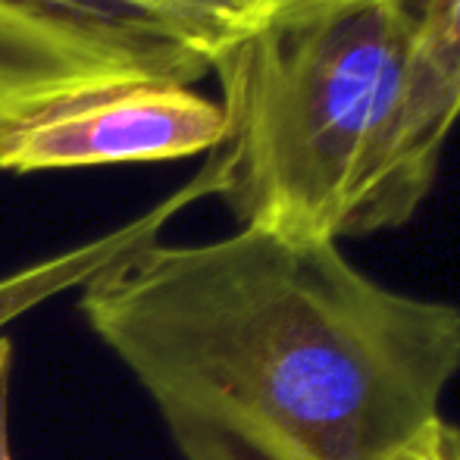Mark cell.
Instances as JSON below:
<instances>
[{"instance_id":"obj_1","label":"cell","mask_w":460,"mask_h":460,"mask_svg":"<svg viewBox=\"0 0 460 460\" xmlns=\"http://www.w3.org/2000/svg\"><path fill=\"white\" fill-rule=\"evenodd\" d=\"M79 310L185 460H382L442 417L460 369V307L376 282L335 242L257 229L147 238Z\"/></svg>"},{"instance_id":"obj_10","label":"cell","mask_w":460,"mask_h":460,"mask_svg":"<svg viewBox=\"0 0 460 460\" xmlns=\"http://www.w3.org/2000/svg\"><path fill=\"white\" fill-rule=\"evenodd\" d=\"M273 4H288V0H273Z\"/></svg>"},{"instance_id":"obj_2","label":"cell","mask_w":460,"mask_h":460,"mask_svg":"<svg viewBox=\"0 0 460 460\" xmlns=\"http://www.w3.org/2000/svg\"><path fill=\"white\" fill-rule=\"evenodd\" d=\"M417 0H288L213 57L226 138L210 160L238 229L335 242L392 229L388 135Z\"/></svg>"},{"instance_id":"obj_4","label":"cell","mask_w":460,"mask_h":460,"mask_svg":"<svg viewBox=\"0 0 460 460\" xmlns=\"http://www.w3.org/2000/svg\"><path fill=\"white\" fill-rule=\"evenodd\" d=\"M223 138L219 101L182 82H138L4 122L0 172L160 164L213 154Z\"/></svg>"},{"instance_id":"obj_8","label":"cell","mask_w":460,"mask_h":460,"mask_svg":"<svg viewBox=\"0 0 460 460\" xmlns=\"http://www.w3.org/2000/svg\"><path fill=\"white\" fill-rule=\"evenodd\" d=\"M382 460H460V426L445 417L429 420Z\"/></svg>"},{"instance_id":"obj_9","label":"cell","mask_w":460,"mask_h":460,"mask_svg":"<svg viewBox=\"0 0 460 460\" xmlns=\"http://www.w3.org/2000/svg\"><path fill=\"white\" fill-rule=\"evenodd\" d=\"M10 364H13V348L6 339H0V460H13L10 455Z\"/></svg>"},{"instance_id":"obj_7","label":"cell","mask_w":460,"mask_h":460,"mask_svg":"<svg viewBox=\"0 0 460 460\" xmlns=\"http://www.w3.org/2000/svg\"><path fill=\"white\" fill-rule=\"evenodd\" d=\"M200 60L213 63L229 44L273 13V0H119Z\"/></svg>"},{"instance_id":"obj_6","label":"cell","mask_w":460,"mask_h":460,"mask_svg":"<svg viewBox=\"0 0 460 460\" xmlns=\"http://www.w3.org/2000/svg\"><path fill=\"white\" fill-rule=\"evenodd\" d=\"M217 191H219L217 164L207 160V166L191 182L182 185L179 191H172L166 200H160L154 210L141 213L138 219L94 238V242H85L79 248L63 251V254L48 257V261L31 263V267L19 270V273L0 279V329L16 320V316H22L25 310H31L35 304L48 301V297L60 295L66 288H75V285H85L94 273H101L107 263H113L128 248L147 242V238H157L160 229L179 210H185L198 198H207V194H217Z\"/></svg>"},{"instance_id":"obj_3","label":"cell","mask_w":460,"mask_h":460,"mask_svg":"<svg viewBox=\"0 0 460 460\" xmlns=\"http://www.w3.org/2000/svg\"><path fill=\"white\" fill-rule=\"evenodd\" d=\"M210 63L119 0H0V126L138 82L194 85Z\"/></svg>"},{"instance_id":"obj_5","label":"cell","mask_w":460,"mask_h":460,"mask_svg":"<svg viewBox=\"0 0 460 460\" xmlns=\"http://www.w3.org/2000/svg\"><path fill=\"white\" fill-rule=\"evenodd\" d=\"M460 122V0H417L404 94L388 135L385 210L404 226L438 176L448 135Z\"/></svg>"}]
</instances>
